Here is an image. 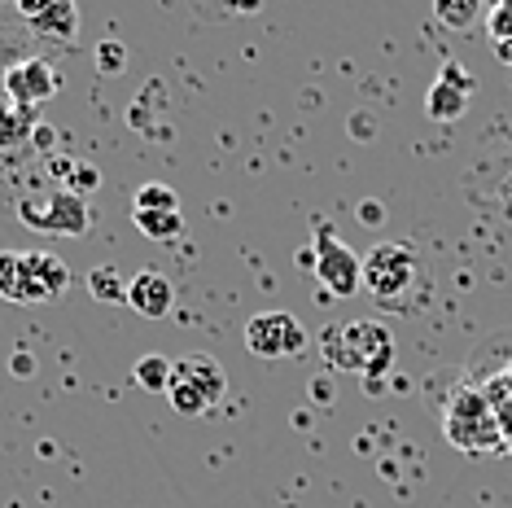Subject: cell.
<instances>
[{
    "label": "cell",
    "instance_id": "6da1fadb",
    "mask_svg": "<svg viewBox=\"0 0 512 508\" xmlns=\"http://www.w3.org/2000/svg\"><path fill=\"white\" fill-rule=\"evenodd\" d=\"M324 360L342 373L377 381L394 364V333L381 320H351V325L324 333Z\"/></svg>",
    "mask_w": 512,
    "mask_h": 508
},
{
    "label": "cell",
    "instance_id": "7a4b0ae2",
    "mask_svg": "<svg viewBox=\"0 0 512 508\" xmlns=\"http://www.w3.org/2000/svg\"><path fill=\"white\" fill-rule=\"evenodd\" d=\"M425 285V263L407 241H381L364 259V290L381 307H407L412 294Z\"/></svg>",
    "mask_w": 512,
    "mask_h": 508
},
{
    "label": "cell",
    "instance_id": "3957f363",
    "mask_svg": "<svg viewBox=\"0 0 512 508\" xmlns=\"http://www.w3.org/2000/svg\"><path fill=\"white\" fill-rule=\"evenodd\" d=\"M442 434H447L451 447L469 456H491L508 443L504 438V425H499L491 399L473 386H460L456 395L447 399V412H442Z\"/></svg>",
    "mask_w": 512,
    "mask_h": 508
},
{
    "label": "cell",
    "instance_id": "277c9868",
    "mask_svg": "<svg viewBox=\"0 0 512 508\" xmlns=\"http://www.w3.org/2000/svg\"><path fill=\"white\" fill-rule=\"evenodd\" d=\"M228 390V377L224 368L206 355H184L176 360V373H171V386H167V399L180 417H206Z\"/></svg>",
    "mask_w": 512,
    "mask_h": 508
},
{
    "label": "cell",
    "instance_id": "5b68a950",
    "mask_svg": "<svg viewBox=\"0 0 512 508\" xmlns=\"http://www.w3.org/2000/svg\"><path fill=\"white\" fill-rule=\"evenodd\" d=\"M18 219L27 228H40V233H53V237H79V233H88L92 211H88V202L79 198V193L57 189L44 202L27 198V202L18 206Z\"/></svg>",
    "mask_w": 512,
    "mask_h": 508
},
{
    "label": "cell",
    "instance_id": "8992f818",
    "mask_svg": "<svg viewBox=\"0 0 512 508\" xmlns=\"http://www.w3.org/2000/svg\"><path fill=\"white\" fill-rule=\"evenodd\" d=\"M316 276L333 298H351V294L364 290V259H359L337 233L320 228L316 233Z\"/></svg>",
    "mask_w": 512,
    "mask_h": 508
},
{
    "label": "cell",
    "instance_id": "52a82bcc",
    "mask_svg": "<svg viewBox=\"0 0 512 508\" xmlns=\"http://www.w3.org/2000/svg\"><path fill=\"white\" fill-rule=\"evenodd\" d=\"M246 346L259 360H289L307 346V329L289 311H259L246 320Z\"/></svg>",
    "mask_w": 512,
    "mask_h": 508
},
{
    "label": "cell",
    "instance_id": "ba28073f",
    "mask_svg": "<svg viewBox=\"0 0 512 508\" xmlns=\"http://www.w3.org/2000/svg\"><path fill=\"white\" fill-rule=\"evenodd\" d=\"M71 285V268L53 250H22L18 254V298L14 303H49Z\"/></svg>",
    "mask_w": 512,
    "mask_h": 508
},
{
    "label": "cell",
    "instance_id": "9c48e42d",
    "mask_svg": "<svg viewBox=\"0 0 512 508\" xmlns=\"http://www.w3.org/2000/svg\"><path fill=\"white\" fill-rule=\"evenodd\" d=\"M57 66L53 62H44V57H22V62H14L5 71V92H9V101H14L18 110H36L40 101H49L53 92H57Z\"/></svg>",
    "mask_w": 512,
    "mask_h": 508
},
{
    "label": "cell",
    "instance_id": "30bf717a",
    "mask_svg": "<svg viewBox=\"0 0 512 508\" xmlns=\"http://www.w3.org/2000/svg\"><path fill=\"white\" fill-rule=\"evenodd\" d=\"M127 307L145 320L171 316V307H176V285H171V276L158 272V268L136 272L132 281H127Z\"/></svg>",
    "mask_w": 512,
    "mask_h": 508
},
{
    "label": "cell",
    "instance_id": "8fae6325",
    "mask_svg": "<svg viewBox=\"0 0 512 508\" xmlns=\"http://www.w3.org/2000/svg\"><path fill=\"white\" fill-rule=\"evenodd\" d=\"M469 75L460 71V66H447L438 79H434V88H429V97H425V114L434 123H451V119H460L464 110H469Z\"/></svg>",
    "mask_w": 512,
    "mask_h": 508
},
{
    "label": "cell",
    "instance_id": "7c38bea8",
    "mask_svg": "<svg viewBox=\"0 0 512 508\" xmlns=\"http://www.w3.org/2000/svg\"><path fill=\"white\" fill-rule=\"evenodd\" d=\"M22 18H31L36 27L44 31V36H53V40H71L75 31H79V9L75 5H22Z\"/></svg>",
    "mask_w": 512,
    "mask_h": 508
},
{
    "label": "cell",
    "instance_id": "4fadbf2b",
    "mask_svg": "<svg viewBox=\"0 0 512 508\" xmlns=\"http://www.w3.org/2000/svg\"><path fill=\"white\" fill-rule=\"evenodd\" d=\"M171 373H176V364L167 360V355H158V351H149L136 360L132 368V381L141 390H149V395H167V386H171Z\"/></svg>",
    "mask_w": 512,
    "mask_h": 508
},
{
    "label": "cell",
    "instance_id": "5bb4252c",
    "mask_svg": "<svg viewBox=\"0 0 512 508\" xmlns=\"http://www.w3.org/2000/svg\"><path fill=\"white\" fill-rule=\"evenodd\" d=\"M132 224L141 228L149 241H176L184 233V215L180 211H132Z\"/></svg>",
    "mask_w": 512,
    "mask_h": 508
},
{
    "label": "cell",
    "instance_id": "9a60e30c",
    "mask_svg": "<svg viewBox=\"0 0 512 508\" xmlns=\"http://www.w3.org/2000/svg\"><path fill=\"white\" fill-rule=\"evenodd\" d=\"M88 294L97 298V303H127V281L119 276V268L101 263V268L88 272Z\"/></svg>",
    "mask_w": 512,
    "mask_h": 508
},
{
    "label": "cell",
    "instance_id": "2e32d148",
    "mask_svg": "<svg viewBox=\"0 0 512 508\" xmlns=\"http://www.w3.org/2000/svg\"><path fill=\"white\" fill-rule=\"evenodd\" d=\"M434 14L442 27H456V31H469L477 18H486V9H477V0H438Z\"/></svg>",
    "mask_w": 512,
    "mask_h": 508
},
{
    "label": "cell",
    "instance_id": "e0dca14e",
    "mask_svg": "<svg viewBox=\"0 0 512 508\" xmlns=\"http://www.w3.org/2000/svg\"><path fill=\"white\" fill-rule=\"evenodd\" d=\"M132 211H180V193L171 184H141L132 198Z\"/></svg>",
    "mask_w": 512,
    "mask_h": 508
},
{
    "label": "cell",
    "instance_id": "ac0fdd59",
    "mask_svg": "<svg viewBox=\"0 0 512 508\" xmlns=\"http://www.w3.org/2000/svg\"><path fill=\"white\" fill-rule=\"evenodd\" d=\"M27 123H31V114H27V110H18V106H0V149L27 141Z\"/></svg>",
    "mask_w": 512,
    "mask_h": 508
},
{
    "label": "cell",
    "instance_id": "d6986e66",
    "mask_svg": "<svg viewBox=\"0 0 512 508\" xmlns=\"http://www.w3.org/2000/svg\"><path fill=\"white\" fill-rule=\"evenodd\" d=\"M486 36H491L495 44H508L512 40V5L504 0V5H495V9H486Z\"/></svg>",
    "mask_w": 512,
    "mask_h": 508
},
{
    "label": "cell",
    "instance_id": "ffe728a7",
    "mask_svg": "<svg viewBox=\"0 0 512 508\" xmlns=\"http://www.w3.org/2000/svg\"><path fill=\"white\" fill-rule=\"evenodd\" d=\"M0 298H9V303L18 298V254L14 250H0Z\"/></svg>",
    "mask_w": 512,
    "mask_h": 508
},
{
    "label": "cell",
    "instance_id": "44dd1931",
    "mask_svg": "<svg viewBox=\"0 0 512 508\" xmlns=\"http://www.w3.org/2000/svg\"><path fill=\"white\" fill-rule=\"evenodd\" d=\"M123 62H127V49H123L119 40H106V44L97 49V66H101L106 75H119V71H123Z\"/></svg>",
    "mask_w": 512,
    "mask_h": 508
},
{
    "label": "cell",
    "instance_id": "7402d4cb",
    "mask_svg": "<svg viewBox=\"0 0 512 508\" xmlns=\"http://www.w3.org/2000/svg\"><path fill=\"white\" fill-rule=\"evenodd\" d=\"M66 180H71V193H92V189H97V184H101V176H97V171H92V167H75Z\"/></svg>",
    "mask_w": 512,
    "mask_h": 508
},
{
    "label": "cell",
    "instance_id": "603a6c76",
    "mask_svg": "<svg viewBox=\"0 0 512 508\" xmlns=\"http://www.w3.org/2000/svg\"><path fill=\"white\" fill-rule=\"evenodd\" d=\"M36 145H40V149L53 145V127H40V132H36Z\"/></svg>",
    "mask_w": 512,
    "mask_h": 508
},
{
    "label": "cell",
    "instance_id": "cb8c5ba5",
    "mask_svg": "<svg viewBox=\"0 0 512 508\" xmlns=\"http://www.w3.org/2000/svg\"><path fill=\"white\" fill-rule=\"evenodd\" d=\"M495 57H499V62H508V66H512V40H508V44H495Z\"/></svg>",
    "mask_w": 512,
    "mask_h": 508
}]
</instances>
